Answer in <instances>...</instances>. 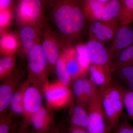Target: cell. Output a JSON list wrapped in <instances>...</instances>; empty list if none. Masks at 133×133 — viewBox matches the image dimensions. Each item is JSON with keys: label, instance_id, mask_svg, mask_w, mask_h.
<instances>
[{"label": "cell", "instance_id": "1", "mask_svg": "<svg viewBox=\"0 0 133 133\" xmlns=\"http://www.w3.org/2000/svg\"><path fill=\"white\" fill-rule=\"evenodd\" d=\"M55 3L53 20L62 36V48L64 49L73 47L85 28L87 21L83 0H58Z\"/></svg>", "mask_w": 133, "mask_h": 133}, {"label": "cell", "instance_id": "2", "mask_svg": "<svg viewBox=\"0 0 133 133\" xmlns=\"http://www.w3.org/2000/svg\"><path fill=\"white\" fill-rule=\"evenodd\" d=\"M126 88L112 78L110 83L98 88L106 122L105 133L112 131L119 123L123 114Z\"/></svg>", "mask_w": 133, "mask_h": 133}, {"label": "cell", "instance_id": "3", "mask_svg": "<svg viewBox=\"0 0 133 133\" xmlns=\"http://www.w3.org/2000/svg\"><path fill=\"white\" fill-rule=\"evenodd\" d=\"M88 122L87 130L90 133H105L106 122L101 105L98 88L95 87L87 108Z\"/></svg>", "mask_w": 133, "mask_h": 133}, {"label": "cell", "instance_id": "4", "mask_svg": "<svg viewBox=\"0 0 133 133\" xmlns=\"http://www.w3.org/2000/svg\"><path fill=\"white\" fill-rule=\"evenodd\" d=\"M27 56L30 80L35 83V84L40 83L44 86L47 82L46 69L48 63L40 42L29 52Z\"/></svg>", "mask_w": 133, "mask_h": 133}, {"label": "cell", "instance_id": "5", "mask_svg": "<svg viewBox=\"0 0 133 133\" xmlns=\"http://www.w3.org/2000/svg\"><path fill=\"white\" fill-rule=\"evenodd\" d=\"M43 89L46 101L51 107H63L67 104L71 99V92L68 86L58 81L52 83L46 82Z\"/></svg>", "mask_w": 133, "mask_h": 133}, {"label": "cell", "instance_id": "6", "mask_svg": "<svg viewBox=\"0 0 133 133\" xmlns=\"http://www.w3.org/2000/svg\"><path fill=\"white\" fill-rule=\"evenodd\" d=\"M89 23V40L98 41L103 44L113 40L120 27L117 21L109 22L96 21Z\"/></svg>", "mask_w": 133, "mask_h": 133}, {"label": "cell", "instance_id": "7", "mask_svg": "<svg viewBox=\"0 0 133 133\" xmlns=\"http://www.w3.org/2000/svg\"><path fill=\"white\" fill-rule=\"evenodd\" d=\"M42 0H20L19 15L24 22L36 26L43 15Z\"/></svg>", "mask_w": 133, "mask_h": 133}, {"label": "cell", "instance_id": "8", "mask_svg": "<svg viewBox=\"0 0 133 133\" xmlns=\"http://www.w3.org/2000/svg\"><path fill=\"white\" fill-rule=\"evenodd\" d=\"M133 43V29L128 26L120 27L116 32L109 51L112 60L117 56L122 51Z\"/></svg>", "mask_w": 133, "mask_h": 133}, {"label": "cell", "instance_id": "9", "mask_svg": "<svg viewBox=\"0 0 133 133\" xmlns=\"http://www.w3.org/2000/svg\"><path fill=\"white\" fill-rule=\"evenodd\" d=\"M95 85L90 78H79L75 79L73 90L77 105L87 110L88 103Z\"/></svg>", "mask_w": 133, "mask_h": 133}, {"label": "cell", "instance_id": "10", "mask_svg": "<svg viewBox=\"0 0 133 133\" xmlns=\"http://www.w3.org/2000/svg\"><path fill=\"white\" fill-rule=\"evenodd\" d=\"M42 97L37 87L30 86L26 88L23 97V109L24 115L29 117L38 111L42 107Z\"/></svg>", "mask_w": 133, "mask_h": 133}, {"label": "cell", "instance_id": "11", "mask_svg": "<svg viewBox=\"0 0 133 133\" xmlns=\"http://www.w3.org/2000/svg\"><path fill=\"white\" fill-rule=\"evenodd\" d=\"M92 64L111 66L112 60L109 51L102 43L89 40L86 44Z\"/></svg>", "mask_w": 133, "mask_h": 133}, {"label": "cell", "instance_id": "12", "mask_svg": "<svg viewBox=\"0 0 133 133\" xmlns=\"http://www.w3.org/2000/svg\"><path fill=\"white\" fill-rule=\"evenodd\" d=\"M41 45L48 64L52 67H55L61 54L59 44L55 36L51 33L46 32Z\"/></svg>", "mask_w": 133, "mask_h": 133}, {"label": "cell", "instance_id": "13", "mask_svg": "<svg viewBox=\"0 0 133 133\" xmlns=\"http://www.w3.org/2000/svg\"><path fill=\"white\" fill-rule=\"evenodd\" d=\"M36 26L29 24L23 27L19 32L22 51L28 55L29 52L39 42V36Z\"/></svg>", "mask_w": 133, "mask_h": 133}, {"label": "cell", "instance_id": "14", "mask_svg": "<svg viewBox=\"0 0 133 133\" xmlns=\"http://www.w3.org/2000/svg\"><path fill=\"white\" fill-rule=\"evenodd\" d=\"M89 72L90 79L97 87H100L109 84L112 79L110 66L91 64Z\"/></svg>", "mask_w": 133, "mask_h": 133}, {"label": "cell", "instance_id": "15", "mask_svg": "<svg viewBox=\"0 0 133 133\" xmlns=\"http://www.w3.org/2000/svg\"><path fill=\"white\" fill-rule=\"evenodd\" d=\"M10 78L4 81L0 87V112L1 114L9 107L19 80Z\"/></svg>", "mask_w": 133, "mask_h": 133}, {"label": "cell", "instance_id": "16", "mask_svg": "<svg viewBox=\"0 0 133 133\" xmlns=\"http://www.w3.org/2000/svg\"><path fill=\"white\" fill-rule=\"evenodd\" d=\"M67 71L72 80L81 77V71L77 53L74 47L66 48L62 52Z\"/></svg>", "mask_w": 133, "mask_h": 133}, {"label": "cell", "instance_id": "17", "mask_svg": "<svg viewBox=\"0 0 133 133\" xmlns=\"http://www.w3.org/2000/svg\"><path fill=\"white\" fill-rule=\"evenodd\" d=\"M83 3L84 13L87 21L90 23L102 20L105 4L91 0H83Z\"/></svg>", "mask_w": 133, "mask_h": 133}, {"label": "cell", "instance_id": "18", "mask_svg": "<svg viewBox=\"0 0 133 133\" xmlns=\"http://www.w3.org/2000/svg\"><path fill=\"white\" fill-rule=\"evenodd\" d=\"M112 78L133 91V66L128 65L117 69L112 74Z\"/></svg>", "mask_w": 133, "mask_h": 133}, {"label": "cell", "instance_id": "19", "mask_svg": "<svg viewBox=\"0 0 133 133\" xmlns=\"http://www.w3.org/2000/svg\"><path fill=\"white\" fill-rule=\"evenodd\" d=\"M128 65L133 66V43L122 51L113 60L110 66L112 74L117 69Z\"/></svg>", "mask_w": 133, "mask_h": 133}, {"label": "cell", "instance_id": "20", "mask_svg": "<svg viewBox=\"0 0 133 133\" xmlns=\"http://www.w3.org/2000/svg\"><path fill=\"white\" fill-rule=\"evenodd\" d=\"M74 48L80 66L81 77H84L89 72L91 64L90 58L86 45L83 43L78 44L75 45Z\"/></svg>", "mask_w": 133, "mask_h": 133}, {"label": "cell", "instance_id": "21", "mask_svg": "<svg viewBox=\"0 0 133 133\" xmlns=\"http://www.w3.org/2000/svg\"><path fill=\"white\" fill-rule=\"evenodd\" d=\"M121 0H111L105 5L101 21L105 22L118 21L122 9Z\"/></svg>", "mask_w": 133, "mask_h": 133}, {"label": "cell", "instance_id": "22", "mask_svg": "<svg viewBox=\"0 0 133 133\" xmlns=\"http://www.w3.org/2000/svg\"><path fill=\"white\" fill-rule=\"evenodd\" d=\"M71 125L87 129L88 122L87 110L77 105L73 108L71 115Z\"/></svg>", "mask_w": 133, "mask_h": 133}, {"label": "cell", "instance_id": "23", "mask_svg": "<svg viewBox=\"0 0 133 133\" xmlns=\"http://www.w3.org/2000/svg\"><path fill=\"white\" fill-rule=\"evenodd\" d=\"M18 47L16 37L11 33H6L2 36L1 40L2 54L5 56L14 55Z\"/></svg>", "mask_w": 133, "mask_h": 133}, {"label": "cell", "instance_id": "24", "mask_svg": "<svg viewBox=\"0 0 133 133\" xmlns=\"http://www.w3.org/2000/svg\"><path fill=\"white\" fill-rule=\"evenodd\" d=\"M29 81H27L23 84L13 96L10 106L14 114H21L24 112L23 97L25 90L29 85Z\"/></svg>", "mask_w": 133, "mask_h": 133}, {"label": "cell", "instance_id": "25", "mask_svg": "<svg viewBox=\"0 0 133 133\" xmlns=\"http://www.w3.org/2000/svg\"><path fill=\"white\" fill-rule=\"evenodd\" d=\"M121 1V11L118 19L120 27L128 26L133 22V0Z\"/></svg>", "mask_w": 133, "mask_h": 133}, {"label": "cell", "instance_id": "26", "mask_svg": "<svg viewBox=\"0 0 133 133\" xmlns=\"http://www.w3.org/2000/svg\"><path fill=\"white\" fill-rule=\"evenodd\" d=\"M55 69L58 81L68 86L72 79L67 71L64 59L62 53L56 63Z\"/></svg>", "mask_w": 133, "mask_h": 133}, {"label": "cell", "instance_id": "27", "mask_svg": "<svg viewBox=\"0 0 133 133\" xmlns=\"http://www.w3.org/2000/svg\"><path fill=\"white\" fill-rule=\"evenodd\" d=\"M16 58L14 55L5 56L0 61L1 80H5L9 77L14 68Z\"/></svg>", "mask_w": 133, "mask_h": 133}, {"label": "cell", "instance_id": "28", "mask_svg": "<svg viewBox=\"0 0 133 133\" xmlns=\"http://www.w3.org/2000/svg\"><path fill=\"white\" fill-rule=\"evenodd\" d=\"M49 119V116L47 111L44 108L41 109L31 116V120L37 130H42L46 125Z\"/></svg>", "mask_w": 133, "mask_h": 133}, {"label": "cell", "instance_id": "29", "mask_svg": "<svg viewBox=\"0 0 133 133\" xmlns=\"http://www.w3.org/2000/svg\"><path fill=\"white\" fill-rule=\"evenodd\" d=\"M129 120L127 115L123 113L119 123L112 133H133V125Z\"/></svg>", "mask_w": 133, "mask_h": 133}, {"label": "cell", "instance_id": "30", "mask_svg": "<svg viewBox=\"0 0 133 133\" xmlns=\"http://www.w3.org/2000/svg\"><path fill=\"white\" fill-rule=\"evenodd\" d=\"M124 106L128 118L133 122V91L127 88L124 94Z\"/></svg>", "mask_w": 133, "mask_h": 133}, {"label": "cell", "instance_id": "31", "mask_svg": "<svg viewBox=\"0 0 133 133\" xmlns=\"http://www.w3.org/2000/svg\"><path fill=\"white\" fill-rule=\"evenodd\" d=\"M13 129V121L11 117L7 116L1 117L0 133H9Z\"/></svg>", "mask_w": 133, "mask_h": 133}, {"label": "cell", "instance_id": "32", "mask_svg": "<svg viewBox=\"0 0 133 133\" xmlns=\"http://www.w3.org/2000/svg\"><path fill=\"white\" fill-rule=\"evenodd\" d=\"M12 18V14L9 8L1 10L0 26L1 30L5 29L8 26Z\"/></svg>", "mask_w": 133, "mask_h": 133}, {"label": "cell", "instance_id": "33", "mask_svg": "<svg viewBox=\"0 0 133 133\" xmlns=\"http://www.w3.org/2000/svg\"><path fill=\"white\" fill-rule=\"evenodd\" d=\"M69 133H90L85 129L72 126L69 129Z\"/></svg>", "mask_w": 133, "mask_h": 133}, {"label": "cell", "instance_id": "34", "mask_svg": "<svg viewBox=\"0 0 133 133\" xmlns=\"http://www.w3.org/2000/svg\"><path fill=\"white\" fill-rule=\"evenodd\" d=\"M12 0H0L1 10H3L9 8Z\"/></svg>", "mask_w": 133, "mask_h": 133}, {"label": "cell", "instance_id": "35", "mask_svg": "<svg viewBox=\"0 0 133 133\" xmlns=\"http://www.w3.org/2000/svg\"><path fill=\"white\" fill-rule=\"evenodd\" d=\"M91 1H94L102 3V4H106L111 0H91Z\"/></svg>", "mask_w": 133, "mask_h": 133}, {"label": "cell", "instance_id": "36", "mask_svg": "<svg viewBox=\"0 0 133 133\" xmlns=\"http://www.w3.org/2000/svg\"><path fill=\"white\" fill-rule=\"evenodd\" d=\"M25 133H41L40 132V131H39V132H38V131H36V132H26Z\"/></svg>", "mask_w": 133, "mask_h": 133}, {"label": "cell", "instance_id": "37", "mask_svg": "<svg viewBox=\"0 0 133 133\" xmlns=\"http://www.w3.org/2000/svg\"><path fill=\"white\" fill-rule=\"evenodd\" d=\"M51 133H59V132L57 130H54V131H52V132Z\"/></svg>", "mask_w": 133, "mask_h": 133}, {"label": "cell", "instance_id": "38", "mask_svg": "<svg viewBox=\"0 0 133 133\" xmlns=\"http://www.w3.org/2000/svg\"><path fill=\"white\" fill-rule=\"evenodd\" d=\"M57 1V0H53V2H55Z\"/></svg>", "mask_w": 133, "mask_h": 133}]
</instances>
